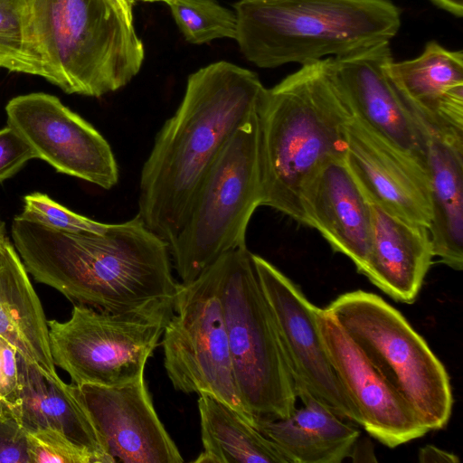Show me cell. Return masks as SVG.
Instances as JSON below:
<instances>
[{
	"instance_id": "cell-1",
	"label": "cell",
	"mask_w": 463,
	"mask_h": 463,
	"mask_svg": "<svg viewBox=\"0 0 463 463\" xmlns=\"http://www.w3.org/2000/svg\"><path fill=\"white\" fill-rule=\"evenodd\" d=\"M11 233L27 272L77 305L128 311L172 299L181 285L167 241L137 214L103 233L63 232L18 215Z\"/></svg>"
},
{
	"instance_id": "cell-2",
	"label": "cell",
	"mask_w": 463,
	"mask_h": 463,
	"mask_svg": "<svg viewBox=\"0 0 463 463\" xmlns=\"http://www.w3.org/2000/svg\"><path fill=\"white\" fill-rule=\"evenodd\" d=\"M250 70L221 61L192 73L175 113L162 126L144 163L138 213L169 243L220 152L257 109L265 90Z\"/></svg>"
},
{
	"instance_id": "cell-3",
	"label": "cell",
	"mask_w": 463,
	"mask_h": 463,
	"mask_svg": "<svg viewBox=\"0 0 463 463\" xmlns=\"http://www.w3.org/2000/svg\"><path fill=\"white\" fill-rule=\"evenodd\" d=\"M257 115L262 205L305 224L302 188L324 163L345 156L352 115L329 58L301 65L265 89Z\"/></svg>"
},
{
	"instance_id": "cell-4",
	"label": "cell",
	"mask_w": 463,
	"mask_h": 463,
	"mask_svg": "<svg viewBox=\"0 0 463 463\" xmlns=\"http://www.w3.org/2000/svg\"><path fill=\"white\" fill-rule=\"evenodd\" d=\"M236 41L260 68L304 65L387 43L401 26L391 0H241Z\"/></svg>"
},
{
	"instance_id": "cell-5",
	"label": "cell",
	"mask_w": 463,
	"mask_h": 463,
	"mask_svg": "<svg viewBox=\"0 0 463 463\" xmlns=\"http://www.w3.org/2000/svg\"><path fill=\"white\" fill-rule=\"evenodd\" d=\"M48 81L68 94L99 98L126 86L145 52L115 0H29Z\"/></svg>"
},
{
	"instance_id": "cell-6",
	"label": "cell",
	"mask_w": 463,
	"mask_h": 463,
	"mask_svg": "<svg viewBox=\"0 0 463 463\" xmlns=\"http://www.w3.org/2000/svg\"><path fill=\"white\" fill-rule=\"evenodd\" d=\"M262 205L256 111L229 138L197 191L185 221L168 243L182 284L196 279L224 253L246 246V231Z\"/></svg>"
},
{
	"instance_id": "cell-7",
	"label": "cell",
	"mask_w": 463,
	"mask_h": 463,
	"mask_svg": "<svg viewBox=\"0 0 463 463\" xmlns=\"http://www.w3.org/2000/svg\"><path fill=\"white\" fill-rule=\"evenodd\" d=\"M430 430L449 422V374L427 342L399 310L378 295L354 290L325 308Z\"/></svg>"
},
{
	"instance_id": "cell-8",
	"label": "cell",
	"mask_w": 463,
	"mask_h": 463,
	"mask_svg": "<svg viewBox=\"0 0 463 463\" xmlns=\"http://www.w3.org/2000/svg\"><path fill=\"white\" fill-rule=\"evenodd\" d=\"M221 300L236 388L255 420L288 417L294 383L247 246L224 253Z\"/></svg>"
},
{
	"instance_id": "cell-9",
	"label": "cell",
	"mask_w": 463,
	"mask_h": 463,
	"mask_svg": "<svg viewBox=\"0 0 463 463\" xmlns=\"http://www.w3.org/2000/svg\"><path fill=\"white\" fill-rule=\"evenodd\" d=\"M174 299L116 313L74 304L69 320L47 321L54 364L74 384L114 386L137 380L158 345Z\"/></svg>"
},
{
	"instance_id": "cell-10",
	"label": "cell",
	"mask_w": 463,
	"mask_h": 463,
	"mask_svg": "<svg viewBox=\"0 0 463 463\" xmlns=\"http://www.w3.org/2000/svg\"><path fill=\"white\" fill-rule=\"evenodd\" d=\"M223 268L224 254L181 283L162 335L164 366L176 391L211 394L255 425L235 384L221 300Z\"/></svg>"
},
{
	"instance_id": "cell-11",
	"label": "cell",
	"mask_w": 463,
	"mask_h": 463,
	"mask_svg": "<svg viewBox=\"0 0 463 463\" xmlns=\"http://www.w3.org/2000/svg\"><path fill=\"white\" fill-rule=\"evenodd\" d=\"M284 358L301 402L314 400L361 426V417L332 366L318 328L319 307L276 266L251 253Z\"/></svg>"
},
{
	"instance_id": "cell-12",
	"label": "cell",
	"mask_w": 463,
	"mask_h": 463,
	"mask_svg": "<svg viewBox=\"0 0 463 463\" xmlns=\"http://www.w3.org/2000/svg\"><path fill=\"white\" fill-rule=\"evenodd\" d=\"M5 112L8 126L30 145L37 158L58 172L106 190L118 184V167L108 141L55 96L20 95L8 101Z\"/></svg>"
},
{
	"instance_id": "cell-13",
	"label": "cell",
	"mask_w": 463,
	"mask_h": 463,
	"mask_svg": "<svg viewBox=\"0 0 463 463\" xmlns=\"http://www.w3.org/2000/svg\"><path fill=\"white\" fill-rule=\"evenodd\" d=\"M329 60L333 80L352 114L427 171V133L389 76L390 43Z\"/></svg>"
},
{
	"instance_id": "cell-14",
	"label": "cell",
	"mask_w": 463,
	"mask_h": 463,
	"mask_svg": "<svg viewBox=\"0 0 463 463\" xmlns=\"http://www.w3.org/2000/svg\"><path fill=\"white\" fill-rule=\"evenodd\" d=\"M74 391L114 462H184L155 410L144 375L114 386L74 384Z\"/></svg>"
},
{
	"instance_id": "cell-15",
	"label": "cell",
	"mask_w": 463,
	"mask_h": 463,
	"mask_svg": "<svg viewBox=\"0 0 463 463\" xmlns=\"http://www.w3.org/2000/svg\"><path fill=\"white\" fill-rule=\"evenodd\" d=\"M321 338L332 366L361 417V426L380 443L395 448L429 430L354 342L325 309L317 311Z\"/></svg>"
},
{
	"instance_id": "cell-16",
	"label": "cell",
	"mask_w": 463,
	"mask_h": 463,
	"mask_svg": "<svg viewBox=\"0 0 463 463\" xmlns=\"http://www.w3.org/2000/svg\"><path fill=\"white\" fill-rule=\"evenodd\" d=\"M345 131V163L366 199L404 221L429 228L428 172L353 114Z\"/></svg>"
},
{
	"instance_id": "cell-17",
	"label": "cell",
	"mask_w": 463,
	"mask_h": 463,
	"mask_svg": "<svg viewBox=\"0 0 463 463\" xmlns=\"http://www.w3.org/2000/svg\"><path fill=\"white\" fill-rule=\"evenodd\" d=\"M300 202L305 225L317 230L361 273L370 244V205L345 156L330 159L314 172L302 188Z\"/></svg>"
},
{
	"instance_id": "cell-18",
	"label": "cell",
	"mask_w": 463,
	"mask_h": 463,
	"mask_svg": "<svg viewBox=\"0 0 463 463\" xmlns=\"http://www.w3.org/2000/svg\"><path fill=\"white\" fill-rule=\"evenodd\" d=\"M389 76L426 133L463 137V52L429 42L416 58L389 62Z\"/></svg>"
},
{
	"instance_id": "cell-19",
	"label": "cell",
	"mask_w": 463,
	"mask_h": 463,
	"mask_svg": "<svg viewBox=\"0 0 463 463\" xmlns=\"http://www.w3.org/2000/svg\"><path fill=\"white\" fill-rule=\"evenodd\" d=\"M369 205L370 244L361 274L394 300L412 304L434 257L429 229Z\"/></svg>"
},
{
	"instance_id": "cell-20",
	"label": "cell",
	"mask_w": 463,
	"mask_h": 463,
	"mask_svg": "<svg viewBox=\"0 0 463 463\" xmlns=\"http://www.w3.org/2000/svg\"><path fill=\"white\" fill-rule=\"evenodd\" d=\"M18 380L10 401L24 429H53L93 454L98 463H111L94 424L78 398L74 384L47 373L17 352Z\"/></svg>"
},
{
	"instance_id": "cell-21",
	"label": "cell",
	"mask_w": 463,
	"mask_h": 463,
	"mask_svg": "<svg viewBox=\"0 0 463 463\" xmlns=\"http://www.w3.org/2000/svg\"><path fill=\"white\" fill-rule=\"evenodd\" d=\"M0 336L24 357L56 376L49 327L40 299L0 221Z\"/></svg>"
},
{
	"instance_id": "cell-22",
	"label": "cell",
	"mask_w": 463,
	"mask_h": 463,
	"mask_svg": "<svg viewBox=\"0 0 463 463\" xmlns=\"http://www.w3.org/2000/svg\"><path fill=\"white\" fill-rule=\"evenodd\" d=\"M427 171L434 257L463 268V137L427 133Z\"/></svg>"
},
{
	"instance_id": "cell-23",
	"label": "cell",
	"mask_w": 463,
	"mask_h": 463,
	"mask_svg": "<svg viewBox=\"0 0 463 463\" xmlns=\"http://www.w3.org/2000/svg\"><path fill=\"white\" fill-rule=\"evenodd\" d=\"M288 417L255 420L288 463H340L351 458L360 432L355 424L319 402H302Z\"/></svg>"
},
{
	"instance_id": "cell-24",
	"label": "cell",
	"mask_w": 463,
	"mask_h": 463,
	"mask_svg": "<svg viewBox=\"0 0 463 463\" xmlns=\"http://www.w3.org/2000/svg\"><path fill=\"white\" fill-rule=\"evenodd\" d=\"M197 401L203 450L199 463H288L279 449L232 407L208 393Z\"/></svg>"
},
{
	"instance_id": "cell-25",
	"label": "cell",
	"mask_w": 463,
	"mask_h": 463,
	"mask_svg": "<svg viewBox=\"0 0 463 463\" xmlns=\"http://www.w3.org/2000/svg\"><path fill=\"white\" fill-rule=\"evenodd\" d=\"M0 69L48 80L29 0H0Z\"/></svg>"
},
{
	"instance_id": "cell-26",
	"label": "cell",
	"mask_w": 463,
	"mask_h": 463,
	"mask_svg": "<svg viewBox=\"0 0 463 463\" xmlns=\"http://www.w3.org/2000/svg\"><path fill=\"white\" fill-rule=\"evenodd\" d=\"M185 40L203 44L214 39H236L235 12L215 0H172L167 4Z\"/></svg>"
},
{
	"instance_id": "cell-27",
	"label": "cell",
	"mask_w": 463,
	"mask_h": 463,
	"mask_svg": "<svg viewBox=\"0 0 463 463\" xmlns=\"http://www.w3.org/2000/svg\"><path fill=\"white\" fill-rule=\"evenodd\" d=\"M20 216L56 230L75 233H103L109 225L71 212L40 193L24 196Z\"/></svg>"
},
{
	"instance_id": "cell-28",
	"label": "cell",
	"mask_w": 463,
	"mask_h": 463,
	"mask_svg": "<svg viewBox=\"0 0 463 463\" xmlns=\"http://www.w3.org/2000/svg\"><path fill=\"white\" fill-rule=\"evenodd\" d=\"M28 433L31 463H98L96 457L53 429Z\"/></svg>"
},
{
	"instance_id": "cell-29",
	"label": "cell",
	"mask_w": 463,
	"mask_h": 463,
	"mask_svg": "<svg viewBox=\"0 0 463 463\" xmlns=\"http://www.w3.org/2000/svg\"><path fill=\"white\" fill-rule=\"evenodd\" d=\"M0 463H31L27 430L5 399H0Z\"/></svg>"
},
{
	"instance_id": "cell-30",
	"label": "cell",
	"mask_w": 463,
	"mask_h": 463,
	"mask_svg": "<svg viewBox=\"0 0 463 463\" xmlns=\"http://www.w3.org/2000/svg\"><path fill=\"white\" fill-rule=\"evenodd\" d=\"M37 158L30 145L11 127L0 129V182L15 175L24 164Z\"/></svg>"
},
{
	"instance_id": "cell-31",
	"label": "cell",
	"mask_w": 463,
	"mask_h": 463,
	"mask_svg": "<svg viewBox=\"0 0 463 463\" xmlns=\"http://www.w3.org/2000/svg\"><path fill=\"white\" fill-rule=\"evenodd\" d=\"M17 380V351L0 336V399L11 401Z\"/></svg>"
},
{
	"instance_id": "cell-32",
	"label": "cell",
	"mask_w": 463,
	"mask_h": 463,
	"mask_svg": "<svg viewBox=\"0 0 463 463\" xmlns=\"http://www.w3.org/2000/svg\"><path fill=\"white\" fill-rule=\"evenodd\" d=\"M419 460L420 462H458L459 459L458 457L446 451L444 449H439L432 445H427L425 447L420 448L419 450Z\"/></svg>"
},
{
	"instance_id": "cell-33",
	"label": "cell",
	"mask_w": 463,
	"mask_h": 463,
	"mask_svg": "<svg viewBox=\"0 0 463 463\" xmlns=\"http://www.w3.org/2000/svg\"><path fill=\"white\" fill-rule=\"evenodd\" d=\"M439 8L447 11L448 13L457 16L462 17L463 15V0H430Z\"/></svg>"
},
{
	"instance_id": "cell-34",
	"label": "cell",
	"mask_w": 463,
	"mask_h": 463,
	"mask_svg": "<svg viewBox=\"0 0 463 463\" xmlns=\"http://www.w3.org/2000/svg\"><path fill=\"white\" fill-rule=\"evenodd\" d=\"M119 4V5L123 8L127 15L133 19V5H135L136 0H115Z\"/></svg>"
},
{
	"instance_id": "cell-35",
	"label": "cell",
	"mask_w": 463,
	"mask_h": 463,
	"mask_svg": "<svg viewBox=\"0 0 463 463\" xmlns=\"http://www.w3.org/2000/svg\"><path fill=\"white\" fill-rule=\"evenodd\" d=\"M140 1H144V2H164V3L169 4L172 0H140Z\"/></svg>"
}]
</instances>
